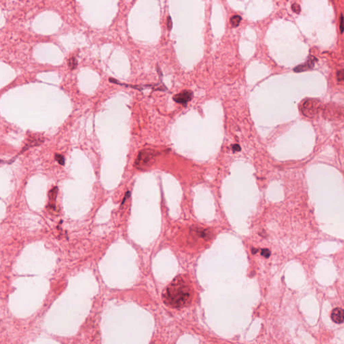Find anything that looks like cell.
<instances>
[{
  "instance_id": "1",
  "label": "cell",
  "mask_w": 344,
  "mask_h": 344,
  "mask_svg": "<svg viewBox=\"0 0 344 344\" xmlns=\"http://www.w3.org/2000/svg\"><path fill=\"white\" fill-rule=\"evenodd\" d=\"M166 305L174 308L182 307L189 304L192 298L191 287L181 277L174 280L166 288L163 294Z\"/></svg>"
},
{
  "instance_id": "2",
  "label": "cell",
  "mask_w": 344,
  "mask_h": 344,
  "mask_svg": "<svg viewBox=\"0 0 344 344\" xmlns=\"http://www.w3.org/2000/svg\"><path fill=\"white\" fill-rule=\"evenodd\" d=\"M155 153L153 151L146 149L141 151L135 162V166L139 169H146L154 162Z\"/></svg>"
},
{
  "instance_id": "3",
  "label": "cell",
  "mask_w": 344,
  "mask_h": 344,
  "mask_svg": "<svg viewBox=\"0 0 344 344\" xmlns=\"http://www.w3.org/2000/svg\"><path fill=\"white\" fill-rule=\"evenodd\" d=\"M321 107V103L318 100H307L302 105V112L305 116L309 118H313L318 114Z\"/></svg>"
},
{
  "instance_id": "4",
  "label": "cell",
  "mask_w": 344,
  "mask_h": 344,
  "mask_svg": "<svg viewBox=\"0 0 344 344\" xmlns=\"http://www.w3.org/2000/svg\"><path fill=\"white\" fill-rule=\"evenodd\" d=\"M317 61V59L315 58L314 57H310L309 59H308L307 61L305 62V63L300 65H298L297 67H296L294 69V71L295 72H297V73H299V72H302V71H307V70H309V69H312V67H314L315 65V61Z\"/></svg>"
},
{
  "instance_id": "5",
  "label": "cell",
  "mask_w": 344,
  "mask_h": 344,
  "mask_svg": "<svg viewBox=\"0 0 344 344\" xmlns=\"http://www.w3.org/2000/svg\"><path fill=\"white\" fill-rule=\"evenodd\" d=\"M192 93L190 91H183L181 93L175 95L174 99L175 102L180 104H186L188 101L192 99Z\"/></svg>"
},
{
  "instance_id": "6",
  "label": "cell",
  "mask_w": 344,
  "mask_h": 344,
  "mask_svg": "<svg viewBox=\"0 0 344 344\" xmlns=\"http://www.w3.org/2000/svg\"><path fill=\"white\" fill-rule=\"evenodd\" d=\"M331 319L335 323H341L344 321V310L336 308L331 312Z\"/></svg>"
},
{
  "instance_id": "7",
  "label": "cell",
  "mask_w": 344,
  "mask_h": 344,
  "mask_svg": "<svg viewBox=\"0 0 344 344\" xmlns=\"http://www.w3.org/2000/svg\"><path fill=\"white\" fill-rule=\"evenodd\" d=\"M241 21V17L240 16H233L231 18V24L233 27H237L239 25Z\"/></svg>"
},
{
  "instance_id": "8",
  "label": "cell",
  "mask_w": 344,
  "mask_h": 344,
  "mask_svg": "<svg viewBox=\"0 0 344 344\" xmlns=\"http://www.w3.org/2000/svg\"><path fill=\"white\" fill-rule=\"evenodd\" d=\"M68 65L69 68H70L71 70H73V69H75L77 66H78V61H77V59L75 57H71V58H70L69 60Z\"/></svg>"
},
{
  "instance_id": "9",
  "label": "cell",
  "mask_w": 344,
  "mask_h": 344,
  "mask_svg": "<svg viewBox=\"0 0 344 344\" xmlns=\"http://www.w3.org/2000/svg\"><path fill=\"white\" fill-rule=\"evenodd\" d=\"M55 159L57 162H58L60 165H65V158L62 155H59V154H56L55 155Z\"/></svg>"
},
{
  "instance_id": "10",
  "label": "cell",
  "mask_w": 344,
  "mask_h": 344,
  "mask_svg": "<svg viewBox=\"0 0 344 344\" xmlns=\"http://www.w3.org/2000/svg\"><path fill=\"white\" fill-rule=\"evenodd\" d=\"M340 30L341 34L344 32V17L342 14L340 18Z\"/></svg>"
},
{
  "instance_id": "11",
  "label": "cell",
  "mask_w": 344,
  "mask_h": 344,
  "mask_svg": "<svg viewBox=\"0 0 344 344\" xmlns=\"http://www.w3.org/2000/svg\"><path fill=\"white\" fill-rule=\"evenodd\" d=\"M337 77H338V81H344V69L338 71V73H337Z\"/></svg>"
},
{
  "instance_id": "12",
  "label": "cell",
  "mask_w": 344,
  "mask_h": 344,
  "mask_svg": "<svg viewBox=\"0 0 344 344\" xmlns=\"http://www.w3.org/2000/svg\"><path fill=\"white\" fill-rule=\"evenodd\" d=\"M292 11L295 12L296 14H299L300 12V11H301V9H300V7L299 4H294L292 6Z\"/></svg>"
},
{
  "instance_id": "13",
  "label": "cell",
  "mask_w": 344,
  "mask_h": 344,
  "mask_svg": "<svg viewBox=\"0 0 344 344\" xmlns=\"http://www.w3.org/2000/svg\"><path fill=\"white\" fill-rule=\"evenodd\" d=\"M167 27H168V29L169 30L172 29V19H171L170 17H168V18H167Z\"/></svg>"
},
{
  "instance_id": "14",
  "label": "cell",
  "mask_w": 344,
  "mask_h": 344,
  "mask_svg": "<svg viewBox=\"0 0 344 344\" xmlns=\"http://www.w3.org/2000/svg\"><path fill=\"white\" fill-rule=\"evenodd\" d=\"M262 255H263L264 256H265L266 257H268L269 256V255H270V252H269V251L268 249H264L263 252H262Z\"/></svg>"
},
{
  "instance_id": "15",
  "label": "cell",
  "mask_w": 344,
  "mask_h": 344,
  "mask_svg": "<svg viewBox=\"0 0 344 344\" xmlns=\"http://www.w3.org/2000/svg\"><path fill=\"white\" fill-rule=\"evenodd\" d=\"M233 151H240V147L238 145H235L233 146Z\"/></svg>"
}]
</instances>
